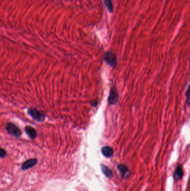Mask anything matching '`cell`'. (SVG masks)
<instances>
[{
	"label": "cell",
	"mask_w": 190,
	"mask_h": 191,
	"mask_svg": "<svg viewBox=\"0 0 190 191\" xmlns=\"http://www.w3.org/2000/svg\"><path fill=\"white\" fill-rule=\"evenodd\" d=\"M6 155V151L3 149H1V152H0V156H1V158H4Z\"/></svg>",
	"instance_id": "4fadbf2b"
},
{
	"label": "cell",
	"mask_w": 190,
	"mask_h": 191,
	"mask_svg": "<svg viewBox=\"0 0 190 191\" xmlns=\"http://www.w3.org/2000/svg\"><path fill=\"white\" fill-rule=\"evenodd\" d=\"M103 58L106 63L109 64L111 67H114L117 65V58L116 55L111 52H106L103 56Z\"/></svg>",
	"instance_id": "7a4b0ae2"
},
{
	"label": "cell",
	"mask_w": 190,
	"mask_h": 191,
	"mask_svg": "<svg viewBox=\"0 0 190 191\" xmlns=\"http://www.w3.org/2000/svg\"><path fill=\"white\" fill-rule=\"evenodd\" d=\"M118 169L121 175L123 178L126 177L128 175L129 170H128V169L127 166H126L125 165L119 164L118 166Z\"/></svg>",
	"instance_id": "9c48e42d"
},
{
	"label": "cell",
	"mask_w": 190,
	"mask_h": 191,
	"mask_svg": "<svg viewBox=\"0 0 190 191\" xmlns=\"http://www.w3.org/2000/svg\"><path fill=\"white\" fill-rule=\"evenodd\" d=\"M186 102L188 104L190 105V86L186 93Z\"/></svg>",
	"instance_id": "7c38bea8"
},
{
	"label": "cell",
	"mask_w": 190,
	"mask_h": 191,
	"mask_svg": "<svg viewBox=\"0 0 190 191\" xmlns=\"http://www.w3.org/2000/svg\"><path fill=\"white\" fill-rule=\"evenodd\" d=\"M25 131L26 133L29 136V137L31 139H35L37 135V133L36 131L31 126H26L25 127Z\"/></svg>",
	"instance_id": "8992f818"
},
{
	"label": "cell",
	"mask_w": 190,
	"mask_h": 191,
	"mask_svg": "<svg viewBox=\"0 0 190 191\" xmlns=\"http://www.w3.org/2000/svg\"><path fill=\"white\" fill-rule=\"evenodd\" d=\"M105 6L107 8L108 11L111 13L113 12V6L111 2V0H103Z\"/></svg>",
	"instance_id": "8fae6325"
},
{
	"label": "cell",
	"mask_w": 190,
	"mask_h": 191,
	"mask_svg": "<svg viewBox=\"0 0 190 191\" xmlns=\"http://www.w3.org/2000/svg\"><path fill=\"white\" fill-rule=\"evenodd\" d=\"M119 95L117 89L114 87L111 89V93L108 98V102L111 104H116L118 101Z\"/></svg>",
	"instance_id": "277c9868"
},
{
	"label": "cell",
	"mask_w": 190,
	"mask_h": 191,
	"mask_svg": "<svg viewBox=\"0 0 190 191\" xmlns=\"http://www.w3.org/2000/svg\"><path fill=\"white\" fill-rule=\"evenodd\" d=\"M27 112L30 116H31L33 119L37 121L42 122L45 120V115L41 112L38 110L37 109H29L27 111Z\"/></svg>",
	"instance_id": "6da1fadb"
},
{
	"label": "cell",
	"mask_w": 190,
	"mask_h": 191,
	"mask_svg": "<svg viewBox=\"0 0 190 191\" xmlns=\"http://www.w3.org/2000/svg\"><path fill=\"white\" fill-rule=\"evenodd\" d=\"M101 168H102V170L104 175H105L107 177L109 178L112 177V172L109 168L105 165H102Z\"/></svg>",
	"instance_id": "30bf717a"
},
{
	"label": "cell",
	"mask_w": 190,
	"mask_h": 191,
	"mask_svg": "<svg viewBox=\"0 0 190 191\" xmlns=\"http://www.w3.org/2000/svg\"><path fill=\"white\" fill-rule=\"evenodd\" d=\"M102 153L105 157L110 158L113 154V150L109 146H104L102 149Z\"/></svg>",
	"instance_id": "ba28073f"
},
{
	"label": "cell",
	"mask_w": 190,
	"mask_h": 191,
	"mask_svg": "<svg viewBox=\"0 0 190 191\" xmlns=\"http://www.w3.org/2000/svg\"><path fill=\"white\" fill-rule=\"evenodd\" d=\"M37 163H38V160L36 159H29L24 163L21 168L23 170L28 169L35 166L37 164Z\"/></svg>",
	"instance_id": "5b68a950"
},
{
	"label": "cell",
	"mask_w": 190,
	"mask_h": 191,
	"mask_svg": "<svg viewBox=\"0 0 190 191\" xmlns=\"http://www.w3.org/2000/svg\"><path fill=\"white\" fill-rule=\"evenodd\" d=\"M183 175V171L182 168L181 166H179L175 170V172L174 174V177L175 180H180L182 179Z\"/></svg>",
	"instance_id": "52a82bcc"
},
{
	"label": "cell",
	"mask_w": 190,
	"mask_h": 191,
	"mask_svg": "<svg viewBox=\"0 0 190 191\" xmlns=\"http://www.w3.org/2000/svg\"><path fill=\"white\" fill-rule=\"evenodd\" d=\"M6 128L8 133L11 135L16 137H20L22 133L20 129L12 123H8L6 125Z\"/></svg>",
	"instance_id": "3957f363"
}]
</instances>
